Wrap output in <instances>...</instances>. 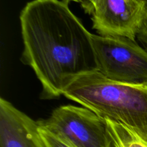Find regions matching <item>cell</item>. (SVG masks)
<instances>
[{
  "label": "cell",
  "instance_id": "cell-9",
  "mask_svg": "<svg viewBox=\"0 0 147 147\" xmlns=\"http://www.w3.org/2000/svg\"><path fill=\"white\" fill-rule=\"evenodd\" d=\"M64 1H67V3H70V1L78 3L86 14L93 15L98 0H64Z\"/></svg>",
  "mask_w": 147,
  "mask_h": 147
},
{
  "label": "cell",
  "instance_id": "cell-7",
  "mask_svg": "<svg viewBox=\"0 0 147 147\" xmlns=\"http://www.w3.org/2000/svg\"><path fill=\"white\" fill-rule=\"evenodd\" d=\"M105 120L111 147H147L146 141L130 128L109 119H105Z\"/></svg>",
  "mask_w": 147,
  "mask_h": 147
},
{
  "label": "cell",
  "instance_id": "cell-11",
  "mask_svg": "<svg viewBox=\"0 0 147 147\" xmlns=\"http://www.w3.org/2000/svg\"><path fill=\"white\" fill-rule=\"evenodd\" d=\"M141 1H143V2L144 3L145 5H146V9H147V0H141Z\"/></svg>",
  "mask_w": 147,
  "mask_h": 147
},
{
  "label": "cell",
  "instance_id": "cell-2",
  "mask_svg": "<svg viewBox=\"0 0 147 147\" xmlns=\"http://www.w3.org/2000/svg\"><path fill=\"white\" fill-rule=\"evenodd\" d=\"M63 96L100 117L123 123L147 142V86L114 81L94 71L75 78Z\"/></svg>",
  "mask_w": 147,
  "mask_h": 147
},
{
  "label": "cell",
  "instance_id": "cell-6",
  "mask_svg": "<svg viewBox=\"0 0 147 147\" xmlns=\"http://www.w3.org/2000/svg\"><path fill=\"white\" fill-rule=\"evenodd\" d=\"M0 147H45L37 121L0 99Z\"/></svg>",
  "mask_w": 147,
  "mask_h": 147
},
{
  "label": "cell",
  "instance_id": "cell-1",
  "mask_svg": "<svg viewBox=\"0 0 147 147\" xmlns=\"http://www.w3.org/2000/svg\"><path fill=\"white\" fill-rule=\"evenodd\" d=\"M22 61L42 86L41 98L55 99L79 76L98 71L90 32L64 0H32L20 15Z\"/></svg>",
  "mask_w": 147,
  "mask_h": 147
},
{
  "label": "cell",
  "instance_id": "cell-4",
  "mask_svg": "<svg viewBox=\"0 0 147 147\" xmlns=\"http://www.w3.org/2000/svg\"><path fill=\"white\" fill-rule=\"evenodd\" d=\"M37 123L72 147H111L105 119L86 108L61 106Z\"/></svg>",
  "mask_w": 147,
  "mask_h": 147
},
{
  "label": "cell",
  "instance_id": "cell-10",
  "mask_svg": "<svg viewBox=\"0 0 147 147\" xmlns=\"http://www.w3.org/2000/svg\"><path fill=\"white\" fill-rule=\"evenodd\" d=\"M138 40L145 45V47L147 48V9L146 17H145L143 25H142V29L137 35Z\"/></svg>",
  "mask_w": 147,
  "mask_h": 147
},
{
  "label": "cell",
  "instance_id": "cell-5",
  "mask_svg": "<svg viewBox=\"0 0 147 147\" xmlns=\"http://www.w3.org/2000/svg\"><path fill=\"white\" fill-rule=\"evenodd\" d=\"M146 13V7L141 0H98L92 15L93 28L99 35L135 40Z\"/></svg>",
  "mask_w": 147,
  "mask_h": 147
},
{
  "label": "cell",
  "instance_id": "cell-3",
  "mask_svg": "<svg viewBox=\"0 0 147 147\" xmlns=\"http://www.w3.org/2000/svg\"><path fill=\"white\" fill-rule=\"evenodd\" d=\"M98 71L114 81L147 86V48L124 37L93 34Z\"/></svg>",
  "mask_w": 147,
  "mask_h": 147
},
{
  "label": "cell",
  "instance_id": "cell-8",
  "mask_svg": "<svg viewBox=\"0 0 147 147\" xmlns=\"http://www.w3.org/2000/svg\"><path fill=\"white\" fill-rule=\"evenodd\" d=\"M40 126V131L45 147H72L58 136Z\"/></svg>",
  "mask_w": 147,
  "mask_h": 147
}]
</instances>
